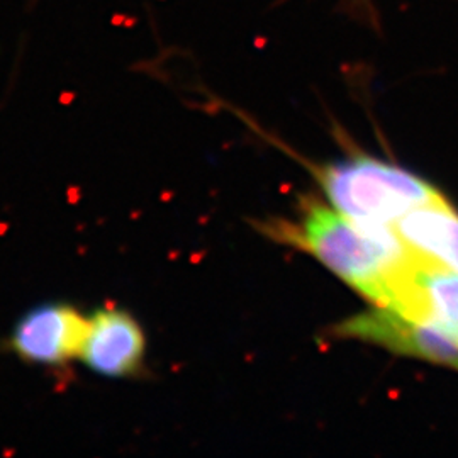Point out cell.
I'll return each instance as SVG.
<instances>
[{"instance_id":"cell-5","label":"cell","mask_w":458,"mask_h":458,"mask_svg":"<svg viewBox=\"0 0 458 458\" xmlns=\"http://www.w3.org/2000/svg\"><path fill=\"white\" fill-rule=\"evenodd\" d=\"M147 359V335L131 312L104 308L89 316L79 361L107 378L141 376Z\"/></svg>"},{"instance_id":"cell-1","label":"cell","mask_w":458,"mask_h":458,"mask_svg":"<svg viewBox=\"0 0 458 458\" xmlns=\"http://www.w3.org/2000/svg\"><path fill=\"white\" fill-rule=\"evenodd\" d=\"M278 229L378 308L387 306L394 276L414 255L394 226L355 221L316 202L299 226Z\"/></svg>"},{"instance_id":"cell-6","label":"cell","mask_w":458,"mask_h":458,"mask_svg":"<svg viewBox=\"0 0 458 458\" xmlns=\"http://www.w3.org/2000/svg\"><path fill=\"white\" fill-rule=\"evenodd\" d=\"M393 226L411 250L458 272V213L450 204L416 209Z\"/></svg>"},{"instance_id":"cell-7","label":"cell","mask_w":458,"mask_h":458,"mask_svg":"<svg viewBox=\"0 0 458 458\" xmlns=\"http://www.w3.org/2000/svg\"><path fill=\"white\" fill-rule=\"evenodd\" d=\"M344 7L348 11H352L355 16L365 17L367 21L374 22V14H376V7L372 4V0H344Z\"/></svg>"},{"instance_id":"cell-4","label":"cell","mask_w":458,"mask_h":458,"mask_svg":"<svg viewBox=\"0 0 458 458\" xmlns=\"http://www.w3.org/2000/svg\"><path fill=\"white\" fill-rule=\"evenodd\" d=\"M89 316L66 302H47L19 318L7 350L36 367L62 369L79 360L87 335Z\"/></svg>"},{"instance_id":"cell-3","label":"cell","mask_w":458,"mask_h":458,"mask_svg":"<svg viewBox=\"0 0 458 458\" xmlns=\"http://www.w3.org/2000/svg\"><path fill=\"white\" fill-rule=\"evenodd\" d=\"M333 335L458 370V329L420 321L389 308L376 306L357 314L333 327Z\"/></svg>"},{"instance_id":"cell-2","label":"cell","mask_w":458,"mask_h":458,"mask_svg":"<svg viewBox=\"0 0 458 458\" xmlns=\"http://www.w3.org/2000/svg\"><path fill=\"white\" fill-rule=\"evenodd\" d=\"M318 181L338 213L361 223L393 226L416 209L450 204L431 183L374 158L327 165Z\"/></svg>"}]
</instances>
